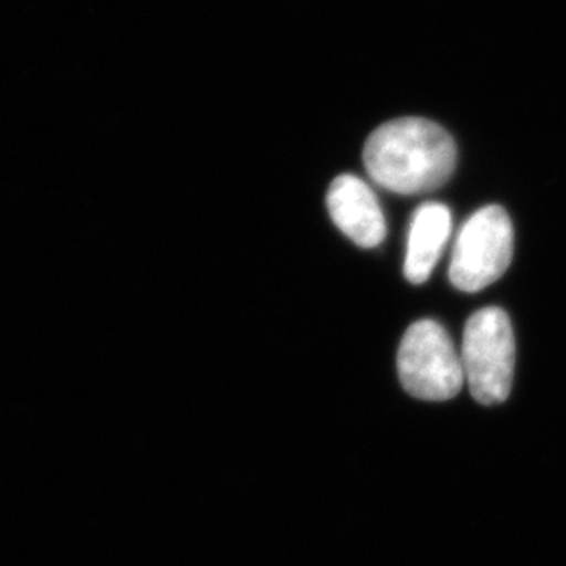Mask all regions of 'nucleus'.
<instances>
[{"label":"nucleus","instance_id":"1","mask_svg":"<svg viewBox=\"0 0 566 566\" xmlns=\"http://www.w3.org/2000/svg\"><path fill=\"white\" fill-rule=\"evenodd\" d=\"M364 161L370 178L398 195L442 188L457 166L451 134L434 122L400 118L381 125L365 144Z\"/></svg>","mask_w":566,"mask_h":566},{"label":"nucleus","instance_id":"2","mask_svg":"<svg viewBox=\"0 0 566 566\" xmlns=\"http://www.w3.org/2000/svg\"><path fill=\"white\" fill-rule=\"evenodd\" d=\"M460 359L471 395L479 403L497 406L506 400L515 367V337L506 312L488 306L471 315Z\"/></svg>","mask_w":566,"mask_h":566},{"label":"nucleus","instance_id":"4","mask_svg":"<svg viewBox=\"0 0 566 566\" xmlns=\"http://www.w3.org/2000/svg\"><path fill=\"white\" fill-rule=\"evenodd\" d=\"M513 255V226L501 206H488L462 226L449 264V279L462 292H479L503 277Z\"/></svg>","mask_w":566,"mask_h":566},{"label":"nucleus","instance_id":"6","mask_svg":"<svg viewBox=\"0 0 566 566\" xmlns=\"http://www.w3.org/2000/svg\"><path fill=\"white\" fill-rule=\"evenodd\" d=\"M451 211L448 206L428 202L412 214L407 241L403 273L412 284H423L433 272L451 235Z\"/></svg>","mask_w":566,"mask_h":566},{"label":"nucleus","instance_id":"3","mask_svg":"<svg viewBox=\"0 0 566 566\" xmlns=\"http://www.w3.org/2000/svg\"><path fill=\"white\" fill-rule=\"evenodd\" d=\"M398 375L409 395L426 401L451 400L465 381L451 337L431 319L409 326L398 350Z\"/></svg>","mask_w":566,"mask_h":566},{"label":"nucleus","instance_id":"5","mask_svg":"<svg viewBox=\"0 0 566 566\" xmlns=\"http://www.w3.org/2000/svg\"><path fill=\"white\" fill-rule=\"evenodd\" d=\"M331 219L350 241L361 248H376L387 235L384 211L375 191L356 175H342L326 192Z\"/></svg>","mask_w":566,"mask_h":566}]
</instances>
